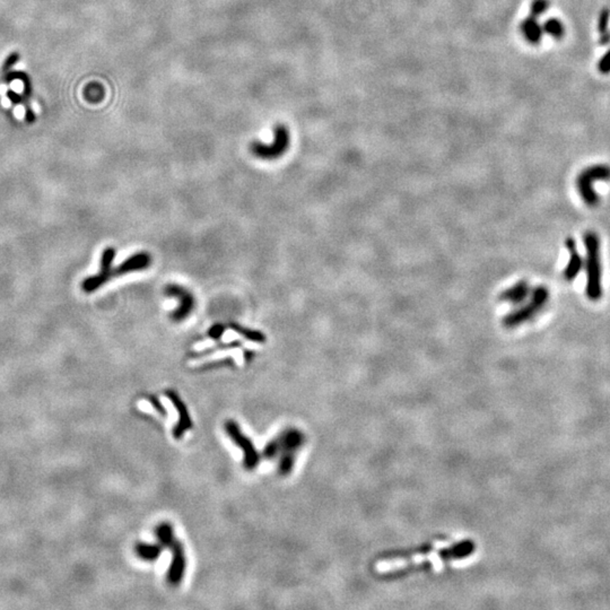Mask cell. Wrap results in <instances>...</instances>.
I'll return each instance as SVG.
<instances>
[{"instance_id":"obj_1","label":"cell","mask_w":610,"mask_h":610,"mask_svg":"<svg viewBox=\"0 0 610 610\" xmlns=\"http://www.w3.org/2000/svg\"><path fill=\"white\" fill-rule=\"evenodd\" d=\"M475 550V545L472 541H463L458 543L457 545L451 546V548L448 550H428L426 548L424 552H418V556L409 555L408 556H397V557L390 558L387 561L381 562L376 565V570L380 572H389V571L405 570L408 567H413L418 562L427 561L431 562L432 566L435 565H442L446 562L453 561V559H460V558L467 557L469 554H472Z\"/></svg>"},{"instance_id":"obj_2","label":"cell","mask_w":610,"mask_h":610,"mask_svg":"<svg viewBox=\"0 0 610 610\" xmlns=\"http://www.w3.org/2000/svg\"><path fill=\"white\" fill-rule=\"evenodd\" d=\"M584 248H585V272H587V286L585 293L591 301H599L602 296V248L600 239L595 232L589 231L584 234Z\"/></svg>"},{"instance_id":"obj_3","label":"cell","mask_w":610,"mask_h":610,"mask_svg":"<svg viewBox=\"0 0 610 610\" xmlns=\"http://www.w3.org/2000/svg\"><path fill=\"white\" fill-rule=\"evenodd\" d=\"M610 181V165L595 164L582 170L576 177V185L578 194L585 206L593 208L599 204V194L593 183Z\"/></svg>"},{"instance_id":"obj_4","label":"cell","mask_w":610,"mask_h":610,"mask_svg":"<svg viewBox=\"0 0 610 610\" xmlns=\"http://www.w3.org/2000/svg\"><path fill=\"white\" fill-rule=\"evenodd\" d=\"M225 432L235 446L240 448L243 452V466L246 470L252 472L255 470L260 463V453L256 449L255 443L252 442L249 437L243 434L241 427L235 420H230L225 423Z\"/></svg>"},{"instance_id":"obj_5","label":"cell","mask_w":610,"mask_h":610,"mask_svg":"<svg viewBox=\"0 0 610 610\" xmlns=\"http://www.w3.org/2000/svg\"><path fill=\"white\" fill-rule=\"evenodd\" d=\"M289 145H291L289 131L285 126L278 125L275 127V139L272 144H263L256 140L250 144V152L258 159L274 161L285 154V152L289 150Z\"/></svg>"},{"instance_id":"obj_6","label":"cell","mask_w":610,"mask_h":610,"mask_svg":"<svg viewBox=\"0 0 610 610\" xmlns=\"http://www.w3.org/2000/svg\"><path fill=\"white\" fill-rule=\"evenodd\" d=\"M114 257H116V249L112 246L107 248L103 251L101 258V272L81 281V289L85 293L95 292L96 289H99L107 281H110L112 278V263Z\"/></svg>"},{"instance_id":"obj_7","label":"cell","mask_w":610,"mask_h":610,"mask_svg":"<svg viewBox=\"0 0 610 610\" xmlns=\"http://www.w3.org/2000/svg\"><path fill=\"white\" fill-rule=\"evenodd\" d=\"M165 294L177 298L179 301V307L171 314V319L174 322H181L185 318H188L194 307V298L188 289L180 286L178 284H170L165 287Z\"/></svg>"},{"instance_id":"obj_8","label":"cell","mask_w":610,"mask_h":610,"mask_svg":"<svg viewBox=\"0 0 610 610\" xmlns=\"http://www.w3.org/2000/svg\"><path fill=\"white\" fill-rule=\"evenodd\" d=\"M172 552L170 567H168L166 580L172 587H178L183 581L185 570H187V557H185V548L181 541H173V544L168 547Z\"/></svg>"},{"instance_id":"obj_9","label":"cell","mask_w":610,"mask_h":610,"mask_svg":"<svg viewBox=\"0 0 610 610\" xmlns=\"http://www.w3.org/2000/svg\"><path fill=\"white\" fill-rule=\"evenodd\" d=\"M165 396L170 400L171 404L174 406L175 411L178 413V423L173 428V437L180 440L189 430L192 428V420H191L190 413H189L188 408L185 406L183 400L180 398L179 394L173 390H168L165 392Z\"/></svg>"},{"instance_id":"obj_10","label":"cell","mask_w":610,"mask_h":610,"mask_svg":"<svg viewBox=\"0 0 610 610\" xmlns=\"http://www.w3.org/2000/svg\"><path fill=\"white\" fill-rule=\"evenodd\" d=\"M276 439L279 444V454L294 458H296V453L301 450L307 441L303 432L296 427L286 428Z\"/></svg>"},{"instance_id":"obj_11","label":"cell","mask_w":610,"mask_h":610,"mask_svg":"<svg viewBox=\"0 0 610 610\" xmlns=\"http://www.w3.org/2000/svg\"><path fill=\"white\" fill-rule=\"evenodd\" d=\"M151 256L146 253V252H140V253H137V255L128 258L127 260L124 261L120 266H118L117 270H112V278L120 277V276L126 275V274H129V272L146 270V268L151 266Z\"/></svg>"},{"instance_id":"obj_12","label":"cell","mask_w":610,"mask_h":610,"mask_svg":"<svg viewBox=\"0 0 610 610\" xmlns=\"http://www.w3.org/2000/svg\"><path fill=\"white\" fill-rule=\"evenodd\" d=\"M566 249L570 253V259L564 270V278L567 281H572L578 277L584 266V261L581 255L576 250V242L573 237H567L565 241Z\"/></svg>"},{"instance_id":"obj_13","label":"cell","mask_w":610,"mask_h":610,"mask_svg":"<svg viewBox=\"0 0 610 610\" xmlns=\"http://www.w3.org/2000/svg\"><path fill=\"white\" fill-rule=\"evenodd\" d=\"M520 32L524 40L531 46L541 44L543 37H544L543 25L539 23L538 18L532 16V15H529L528 18H524L521 22Z\"/></svg>"},{"instance_id":"obj_14","label":"cell","mask_w":610,"mask_h":610,"mask_svg":"<svg viewBox=\"0 0 610 610\" xmlns=\"http://www.w3.org/2000/svg\"><path fill=\"white\" fill-rule=\"evenodd\" d=\"M163 550H164V548H163V547L159 544L139 543V544L136 545L135 552H136L137 556H138V558H140L142 561L152 563V562H157V559L161 557Z\"/></svg>"},{"instance_id":"obj_15","label":"cell","mask_w":610,"mask_h":610,"mask_svg":"<svg viewBox=\"0 0 610 610\" xmlns=\"http://www.w3.org/2000/svg\"><path fill=\"white\" fill-rule=\"evenodd\" d=\"M157 541H159V544L163 547V548H168L171 545L173 544V541H175V536H174V529L173 526L170 524V522H162V524H159V526H157Z\"/></svg>"},{"instance_id":"obj_16","label":"cell","mask_w":610,"mask_h":610,"mask_svg":"<svg viewBox=\"0 0 610 610\" xmlns=\"http://www.w3.org/2000/svg\"><path fill=\"white\" fill-rule=\"evenodd\" d=\"M544 33L550 35L555 40H562L565 37V25L558 18H548L543 24Z\"/></svg>"},{"instance_id":"obj_17","label":"cell","mask_w":610,"mask_h":610,"mask_svg":"<svg viewBox=\"0 0 610 610\" xmlns=\"http://www.w3.org/2000/svg\"><path fill=\"white\" fill-rule=\"evenodd\" d=\"M232 329L234 330L235 333H239V335L243 336L244 338L248 339V340L253 341V343H258V344H263L265 341H266V336L263 335L260 331H258V330H252L248 329V328H243L239 324H231Z\"/></svg>"},{"instance_id":"obj_18","label":"cell","mask_w":610,"mask_h":610,"mask_svg":"<svg viewBox=\"0 0 610 610\" xmlns=\"http://www.w3.org/2000/svg\"><path fill=\"white\" fill-rule=\"evenodd\" d=\"M550 0H532L530 5V15L535 18H541L550 8Z\"/></svg>"},{"instance_id":"obj_19","label":"cell","mask_w":610,"mask_h":610,"mask_svg":"<svg viewBox=\"0 0 610 610\" xmlns=\"http://www.w3.org/2000/svg\"><path fill=\"white\" fill-rule=\"evenodd\" d=\"M103 96H105V91L102 88L101 85L91 84L85 90V98L90 102L101 101Z\"/></svg>"},{"instance_id":"obj_20","label":"cell","mask_w":610,"mask_h":610,"mask_svg":"<svg viewBox=\"0 0 610 610\" xmlns=\"http://www.w3.org/2000/svg\"><path fill=\"white\" fill-rule=\"evenodd\" d=\"M278 456H279V444H278L277 439L275 437L267 443L266 446L263 449V457L266 460H274Z\"/></svg>"},{"instance_id":"obj_21","label":"cell","mask_w":610,"mask_h":610,"mask_svg":"<svg viewBox=\"0 0 610 610\" xmlns=\"http://www.w3.org/2000/svg\"><path fill=\"white\" fill-rule=\"evenodd\" d=\"M609 20H610V11L608 8L602 9V12L600 13V16H599L598 20V31L600 32V34L602 33L607 32L608 27H609Z\"/></svg>"},{"instance_id":"obj_22","label":"cell","mask_w":610,"mask_h":610,"mask_svg":"<svg viewBox=\"0 0 610 610\" xmlns=\"http://www.w3.org/2000/svg\"><path fill=\"white\" fill-rule=\"evenodd\" d=\"M18 60H20V53H13L7 57L6 60L4 61L3 68H1V72L4 74H7V72H11V68L15 65L18 64Z\"/></svg>"},{"instance_id":"obj_23","label":"cell","mask_w":610,"mask_h":610,"mask_svg":"<svg viewBox=\"0 0 610 610\" xmlns=\"http://www.w3.org/2000/svg\"><path fill=\"white\" fill-rule=\"evenodd\" d=\"M598 70L599 72L604 74V75H607L610 72V49L608 50L607 53H604L602 55V59L598 62Z\"/></svg>"},{"instance_id":"obj_24","label":"cell","mask_w":610,"mask_h":610,"mask_svg":"<svg viewBox=\"0 0 610 610\" xmlns=\"http://www.w3.org/2000/svg\"><path fill=\"white\" fill-rule=\"evenodd\" d=\"M224 331H225V328H224L223 324H215L213 327L209 329L208 336L211 339H220L223 335Z\"/></svg>"},{"instance_id":"obj_25","label":"cell","mask_w":610,"mask_h":610,"mask_svg":"<svg viewBox=\"0 0 610 610\" xmlns=\"http://www.w3.org/2000/svg\"><path fill=\"white\" fill-rule=\"evenodd\" d=\"M150 402H151L152 406L157 409V413H161L163 416H166V415H168V413H166V408L162 405V402L157 399V397H150Z\"/></svg>"},{"instance_id":"obj_26","label":"cell","mask_w":610,"mask_h":610,"mask_svg":"<svg viewBox=\"0 0 610 610\" xmlns=\"http://www.w3.org/2000/svg\"><path fill=\"white\" fill-rule=\"evenodd\" d=\"M7 96H8L9 100H11L13 103H15V105H18L20 102H23V98L18 95V94H16L14 91L9 90L8 92H7Z\"/></svg>"},{"instance_id":"obj_27","label":"cell","mask_w":610,"mask_h":610,"mask_svg":"<svg viewBox=\"0 0 610 610\" xmlns=\"http://www.w3.org/2000/svg\"><path fill=\"white\" fill-rule=\"evenodd\" d=\"M599 44H600V46H608V44H610V31H607V32L602 33L600 35Z\"/></svg>"}]
</instances>
